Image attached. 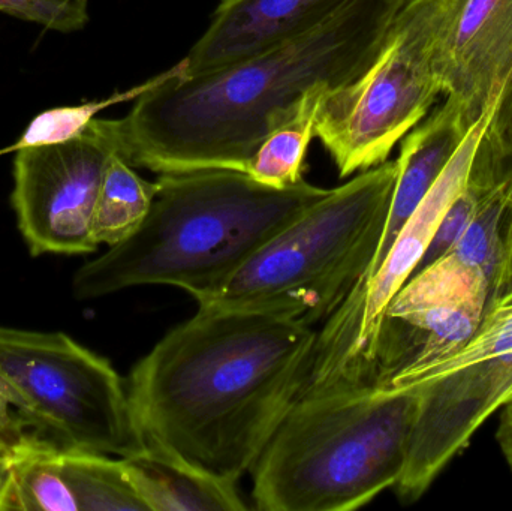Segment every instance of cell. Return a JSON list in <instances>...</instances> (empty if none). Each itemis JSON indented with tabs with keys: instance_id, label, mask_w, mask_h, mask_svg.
Wrapping results in <instances>:
<instances>
[{
	"instance_id": "obj_2",
	"label": "cell",
	"mask_w": 512,
	"mask_h": 511,
	"mask_svg": "<svg viewBox=\"0 0 512 511\" xmlns=\"http://www.w3.org/2000/svg\"><path fill=\"white\" fill-rule=\"evenodd\" d=\"M406 0H348L312 29L206 74L176 75L116 119L117 155L153 173L248 171L313 87L360 77Z\"/></svg>"
},
{
	"instance_id": "obj_10",
	"label": "cell",
	"mask_w": 512,
	"mask_h": 511,
	"mask_svg": "<svg viewBox=\"0 0 512 511\" xmlns=\"http://www.w3.org/2000/svg\"><path fill=\"white\" fill-rule=\"evenodd\" d=\"M512 71V0H454L442 39L445 95L465 104L478 122Z\"/></svg>"
},
{
	"instance_id": "obj_12",
	"label": "cell",
	"mask_w": 512,
	"mask_h": 511,
	"mask_svg": "<svg viewBox=\"0 0 512 511\" xmlns=\"http://www.w3.org/2000/svg\"><path fill=\"white\" fill-rule=\"evenodd\" d=\"M445 96V101L403 138L399 159H396L399 171L384 234L366 279L352 291L363 288L378 272L403 225L435 185L474 126L465 104L456 96Z\"/></svg>"
},
{
	"instance_id": "obj_14",
	"label": "cell",
	"mask_w": 512,
	"mask_h": 511,
	"mask_svg": "<svg viewBox=\"0 0 512 511\" xmlns=\"http://www.w3.org/2000/svg\"><path fill=\"white\" fill-rule=\"evenodd\" d=\"M330 92L324 86L310 89L298 110L265 137L246 171L252 179L276 189L289 188L304 180L307 149L316 137V120L322 101Z\"/></svg>"
},
{
	"instance_id": "obj_11",
	"label": "cell",
	"mask_w": 512,
	"mask_h": 511,
	"mask_svg": "<svg viewBox=\"0 0 512 511\" xmlns=\"http://www.w3.org/2000/svg\"><path fill=\"white\" fill-rule=\"evenodd\" d=\"M348 0H222L185 57V77L206 74L312 29Z\"/></svg>"
},
{
	"instance_id": "obj_1",
	"label": "cell",
	"mask_w": 512,
	"mask_h": 511,
	"mask_svg": "<svg viewBox=\"0 0 512 511\" xmlns=\"http://www.w3.org/2000/svg\"><path fill=\"white\" fill-rule=\"evenodd\" d=\"M316 338L300 321L198 306L132 369L144 447L237 485L300 398Z\"/></svg>"
},
{
	"instance_id": "obj_16",
	"label": "cell",
	"mask_w": 512,
	"mask_h": 511,
	"mask_svg": "<svg viewBox=\"0 0 512 511\" xmlns=\"http://www.w3.org/2000/svg\"><path fill=\"white\" fill-rule=\"evenodd\" d=\"M9 510L78 511L74 494L66 482L60 449L24 435L14 443Z\"/></svg>"
},
{
	"instance_id": "obj_25",
	"label": "cell",
	"mask_w": 512,
	"mask_h": 511,
	"mask_svg": "<svg viewBox=\"0 0 512 511\" xmlns=\"http://www.w3.org/2000/svg\"><path fill=\"white\" fill-rule=\"evenodd\" d=\"M0 446H12L11 441H9L2 432H0Z\"/></svg>"
},
{
	"instance_id": "obj_24",
	"label": "cell",
	"mask_w": 512,
	"mask_h": 511,
	"mask_svg": "<svg viewBox=\"0 0 512 511\" xmlns=\"http://www.w3.org/2000/svg\"><path fill=\"white\" fill-rule=\"evenodd\" d=\"M499 411L501 416L496 429V441L512 473V398L508 399Z\"/></svg>"
},
{
	"instance_id": "obj_19",
	"label": "cell",
	"mask_w": 512,
	"mask_h": 511,
	"mask_svg": "<svg viewBox=\"0 0 512 511\" xmlns=\"http://www.w3.org/2000/svg\"><path fill=\"white\" fill-rule=\"evenodd\" d=\"M472 167L495 183L512 177V71L490 110Z\"/></svg>"
},
{
	"instance_id": "obj_13",
	"label": "cell",
	"mask_w": 512,
	"mask_h": 511,
	"mask_svg": "<svg viewBox=\"0 0 512 511\" xmlns=\"http://www.w3.org/2000/svg\"><path fill=\"white\" fill-rule=\"evenodd\" d=\"M147 511H243L237 485L215 479L185 462L144 447L122 458Z\"/></svg>"
},
{
	"instance_id": "obj_7",
	"label": "cell",
	"mask_w": 512,
	"mask_h": 511,
	"mask_svg": "<svg viewBox=\"0 0 512 511\" xmlns=\"http://www.w3.org/2000/svg\"><path fill=\"white\" fill-rule=\"evenodd\" d=\"M0 375L20 398L23 437L116 458L144 449L116 369L65 333L0 326Z\"/></svg>"
},
{
	"instance_id": "obj_5",
	"label": "cell",
	"mask_w": 512,
	"mask_h": 511,
	"mask_svg": "<svg viewBox=\"0 0 512 511\" xmlns=\"http://www.w3.org/2000/svg\"><path fill=\"white\" fill-rule=\"evenodd\" d=\"M397 161L361 171L283 228L206 308L325 321L366 279L390 212Z\"/></svg>"
},
{
	"instance_id": "obj_6",
	"label": "cell",
	"mask_w": 512,
	"mask_h": 511,
	"mask_svg": "<svg viewBox=\"0 0 512 511\" xmlns=\"http://www.w3.org/2000/svg\"><path fill=\"white\" fill-rule=\"evenodd\" d=\"M453 3L406 0L366 71L325 96L316 137L342 179L388 161L445 95L441 50Z\"/></svg>"
},
{
	"instance_id": "obj_17",
	"label": "cell",
	"mask_w": 512,
	"mask_h": 511,
	"mask_svg": "<svg viewBox=\"0 0 512 511\" xmlns=\"http://www.w3.org/2000/svg\"><path fill=\"white\" fill-rule=\"evenodd\" d=\"M60 462L78 511H147L122 458L60 450Z\"/></svg>"
},
{
	"instance_id": "obj_9",
	"label": "cell",
	"mask_w": 512,
	"mask_h": 511,
	"mask_svg": "<svg viewBox=\"0 0 512 511\" xmlns=\"http://www.w3.org/2000/svg\"><path fill=\"white\" fill-rule=\"evenodd\" d=\"M116 140V119H93L65 143L17 149L11 203L33 257L98 249L93 210Z\"/></svg>"
},
{
	"instance_id": "obj_4",
	"label": "cell",
	"mask_w": 512,
	"mask_h": 511,
	"mask_svg": "<svg viewBox=\"0 0 512 511\" xmlns=\"http://www.w3.org/2000/svg\"><path fill=\"white\" fill-rule=\"evenodd\" d=\"M418 390L301 395L256 461L261 511H349L396 488L405 471Z\"/></svg>"
},
{
	"instance_id": "obj_22",
	"label": "cell",
	"mask_w": 512,
	"mask_h": 511,
	"mask_svg": "<svg viewBox=\"0 0 512 511\" xmlns=\"http://www.w3.org/2000/svg\"><path fill=\"white\" fill-rule=\"evenodd\" d=\"M508 303H512V236L504 270H502L498 284L493 288L487 312L493 311V309L499 308V306L508 305Z\"/></svg>"
},
{
	"instance_id": "obj_15",
	"label": "cell",
	"mask_w": 512,
	"mask_h": 511,
	"mask_svg": "<svg viewBox=\"0 0 512 511\" xmlns=\"http://www.w3.org/2000/svg\"><path fill=\"white\" fill-rule=\"evenodd\" d=\"M158 182L143 179L117 153L111 156L96 198L92 236L96 245H119L146 221Z\"/></svg>"
},
{
	"instance_id": "obj_8",
	"label": "cell",
	"mask_w": 512,
	"mask_h": 511,
	"mask_svg": "<svg viewBox=\"0 0 512 511\" xmlns=\"http://www.w3.org/2000/svg\"><path fill=\"white\" fill-rule=\"evenodd\" d=\"M412 387L418 390V410L396 485L409 503L426 494L481 425L512 398V303L487 312L474 338L415 375L405 389Z\"/></svg>"
},
{
	"instance_id": "obj_18",
	"label": "cell",
	"mask_w": 512,
	"mask_h": 511,
	"mask_svg": "<svg viewBox=\"0 0 512 511\" xmlns=\"http://www.w3.org/2000/svg\"><path fill=\"white\" fill-rule=\"evenodd\" d=\"M185 72V60H180L173 68L150 78L146 83L138 84V86L132 87L126 92L114 93L113 96L102 99V101H92L86 102V104L72 105V107L51 108V110L42 111L27 126L14 149L47 146V144L65 143V141L72 140V138L78 137L89 126V123L96 119V114L101 113L105 108L120 104V102L135 101L153 87L165 83L176 75L185 74Z\"/></svg>"
},
{
	"instance_id": "obj_20",
	"label": "cell",
	"mask_w": 512,
	"mask_h": 511,
	"mask_svg": "<svg viewBox=\"0 0 512 511\" xmlns=\"http://www.w3.org/2000/svg\"><path fill=\"white\" fill-rule=\"evenodd\" d=\"M0 12L63 33L77 32L89 23L87 0H0Z\"/></svg>"
},
{
	"instance_id": "obj_21",
	"label": "cell",
	"mask_w": 512,
	"mask_h": 511,
	"mask_svg": "<svg viewBox=\"0 0 512 511\" xmlns=\"http://www.w3.org/2000/svg\"><path fill=\"white\" fill-rule=\"evenodd\" d=\"M21 402L18 398L17 392L6 383L5 378L0 375V432L11 441L20 440L23 437V432L20 428Z\"/></svg>"
},
{
	"instance_id": "obj_23",
	"label": "cell",
	"mask_w": 512,
	"mask_h": 511,
	"mask_svg": "<svg viewBox=\"0 0 512 511\" xmlns=\"http://www.w3.org/2000/svg\"><path fill=\"white\" fill-rule=\"evenodd\" d=\"M12 446H0V511L9 510L12 473H14V447Z\"/></svg>"
},
{
	"instance_id": "obj_3",
	"label": "cell",
	"mask_w": 512,
	"mask_h": 511,
	"mask_svg": "<svg viewBox=\"0 0 512 511\" xmlns=\"http://www.w3.org/2000/svg\"><path fill=\"white\" fill-rule=\"evenodd\" d=\"M156 182L158 192L143 225L77 270L72 279L77 299L168 285L200 305L330 192L306 180L270 188L245 171L224 168L159 174Z\"/></svg>"
}]
</instances>
